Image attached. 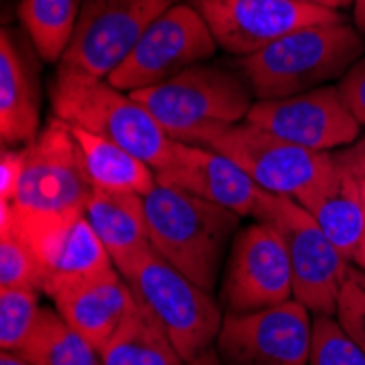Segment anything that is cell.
Listing matches in <instances>:
<instances>
[{
    "instance_id": "cell-1",
    "label": "cell",
    "mask_w": 365,
    "mask_h": 365,
    "mask_svg": "<svg viewBox=\"0 0 365 365\" xmlns=\"http://www.w3.org/2000/svg\"><path fill=\"white\" fill-rule=\"evenodd\" d=\"M363 55V36L341 18L295 29L232 66L250 81L256 101H276L341 79Z\"/></svg>"
},
{
    "instance_id": "cell-2",
    "label": "cell",
    "mask_w": 365,
    "mask_h": 365,
    "mask_svg": "<svg viewBox=\"0 0 365 365\" xmlns=\"http://www.w3.org/2000/svg\"><path fill=\"white\" fill-rule=\"evenodd\" d=\"M151 247L188 280L215 291L241 217L182 188L158 184L145 195Z\"/></svg>"
},
{
    "instance_id": "cell-3",
    "label": "cell",
    "mask_w": 365,
    "mask_h": 365,
    "mask_svg": "<svg viewBox=\"0 0 365 365\" xmlns=\"http://www.w3.org/2000/svg\"><path fill=\"white\" fill-rule=\"evenodd\" d=\"M48 98L53 116L131 151L155 173L173 158L175 140L134 96L108 79L59 61L48 83Z\"/></svg>"
},
{
    "instance_id": "cell-4",
    "label": "cell",
    "mask_w": 365,
    "mask_h": 365,
    "mask_svg": "<svg viewBox=\"0 0 365 365\" xmlns=\"http://www.w3.org/2000/svg\"><path fill=\"white\" fill-rule=\"evenodd\" d=\"M175 140L206 123H241L254 101L250 81L232 66L195 63L160 86L129 92Z\"/></svg>"
},
{
    "instance_id": "cell-5",
    "label": "cell",
    "mask_w": 365,
    "mask_h": 365,
    "mask_svg": "<svg viewBox=\"0 0 365 365\" xmlns=\"http://www.w3.org/2000/svg\"><path fill=\"white\" fill-rule=\"evenodd\" d=\"M125 280L136 300L167 330L184 363L217 344L225 315L219 300L153 250Z\"/></svg>"
},
{
    "instance_id": "cell-6",
    "label": "cell",
    "mask_w": 365,
    "mask_h": 365,
    "mask_svg": "<svg viewBox=\"0 0 365 365\" xmlns=\"http://www.w3.org/2000/svg\"><path fill=\"white\" fill-rule=\"evenodd\" d=\"M175 140L208 147L230 158L260 188L289 197L307 188L319 175L328 158V153H315L291 145L250 120L206 123Z\"/></svg>"
},
{
    "instance_id": "cell-7",
    "label": "cell",
    "mask_w": 365,
    "mask_h": 365,
    "mask_svg": "<svg viewBox=\"0 0 365 365\" xmlns=\"http://www.w3.org/2000/svg\"><path fill=\"white\" fill-rule=\"evenodd\" d=\"M7 227H16L36 252L44 272L42 293L48 297L75 280L116 269L83 210L26 215L0 202V230Z\"/></svg>"
},
{
    "instance_id": "cell-8",
    "label": "cell",
    "mask_w": 365,
    "mask_h": 365,
    "mask_svg": "<svg viewBox=\"0 0 365 365\" xmlns=\"http://www.w3.org/2000/svg\"><path fill=\"white\" fill-rule=\"evenodd\" d=\"M92 190L71 123L51 116L24 145V171L11 206L26 215L73 212L86 208Z\"/></svg>"
},
{
    "instance_id": "cell-9",
    "label": "cell",
    "mask_w": 365,
    "mask_h": 365,
    "mask_svg": "<svg viewBox=\"0 0 365 365\" xmlns=\"http://www.w3.org/2000/svg\"><path fill=\"white\" fill-rule=\"evenodd\" d=\"M262 223L274 225L282 237L295 300L302 302L313 315L335 317L341 282L350 262L326 237L319 223L289 195H274Z\"/></svg>"
},
{
    "instance_id": "cell-10",
    "label": "cell",
    "mask_w": 365,
    "mask_h": 365,
    "mask_svg": "<svg viewBox=\"0 0 365 365\" xmlns=\"http://www.w3.org/2000/svg\"><path fill=\"white\" fill-rule=\"evenodd\" d=\"M217 46L202 14L188 3L173 5L143 33L136 46L110 73L108 81L123 92L160 86L212 57Z\"/></svg>"
},
{
    "instance_id": "cell-11",
    "label": "cell",
    "mask_w": 365,
    "mask_h": 365,
    "mask_svg": "<svg viewBox=\"0 0 365 365\" xmlns=\"http://www.w3.org/2000/svg\"><path fill=\"white\" fill-rule=\"evenodd\" d=\"M291 297V264L278 230L262 221L241 227L227 252L219 284L223 313H256Z\"/></svg>"
},
{
    "instance_id": "cell-12",
    "label": "cell",
    "mask_w": 365,
    "mask_h": 365,
    "mask_svg": "<svg viewBox=\"0 0 365 365\" xmlns=\"http://www.w3.org/2000/svg\"><path fill=\"white\" fill-rule=\"evenodd\" d=\"M313 313L291 300L245 315H223L217 352L223 365H309Z\"/></svg>"
},
{
    "instance_id": "cell-13",
    "label": "cell",
    "mask_w": 365,
    "mask_h": 365,
    "mask_svg": "<svg viewBox=\"0 0 365 365\" xmlns=\"http://www.w3.org/2000/svg\"><path fill=\"white\" fill-rule=\"evenodd\" d=\"M175 0H86L61 61L108 79Z\"/></svg>"
},
{
    "instance_id": "cell-14",
    "label": "cell",
    "mask_w": 365,
    "mask_h": 365,
    "mask_svg": "<svg viewBox=\"0 0 365 365\" xmlns=\"http://www.w3.org/2000/svg\"><path fill=\"white\" fill-rule=\"evenodd\" d=\"M225 53L252 55L287 33L309 24L335 22L344 16L300 0H188Z\"/></svg>"
},
{
    "instance_id": "cell-15",
    "label": "cell",
    "mask_w": 365,
    "mask_h": 365,
    "mask_svg": "<svg viewBox=\"0 0 365 365\" xmlns=\"http://www.w3.org/2000/svg\"><path fill=\"white\" fill-rule=\"evenodd\" d=\"M245 120L315 153L344 149L361 138V125L346 108L337 86H322L276 101H256Z\"/></svg>"
},
{
    "instance_id": "cell-16",
    "label": "cell",
    "mask_w": 365,
    "mask_h": 365,
    "mask_svg": "<svg viewBox=\"0 0 365 365\" xmlns=\"http://www.w3.org/2000/svg\"><path fill=\"white\" fill-rule=\"evenodd\" d=\"M155 182L182 188L239 217H252L256 221L264 219L274 199V192L260 188L230 158L208 147L180 140H175L169 164L155 173Z\"/></svg>"
},
{
    "instance_id": "cell-17",
    "label": "cell",
    "mask_w": 365,
    "mask_h": 365,
    "mask_svg": "<svg viewBox=\"0 0 365 365\" xmlns=\"http://www.w3.org/2000/svg\"><path fill=\"white\" fill-rule=\"evenodd\" d=\"M293 199L319 223L341 256L352 262V256L365 237V199L361 180L335 151H328L319 175Z\"/></svg>"
},
{
    "instance_id": "cell-18",
    "label": "cell",
    "mask_w": 365,
    "mask_h": 365,
    "mask_svg": "<svg viewBox=\"0 0 365 365\" xmlns=\"http://www.w3.org/2000/svg\"><path fill=\"white\" fill-rule=\"evenodd\" d=\"M61 317L101 352L112 339L125 315L136 307L134 291L118 269L61 287L53 297Z\"/></svg>"
},
{
    "instance_id": "cell-19",
    "label": "cell",
    "mask_w": 365,
    "mask_h": 365,
    "mask_svg": "<svg viewBox=\"0 0 365 365\" xmlns=\"http://www.w3.org/2000/svg\"><path fill=\"white\" fill-rule=\"evenodd\" d=\"M20 33H0V138L3 147L29 145L40 134L38 63Z\"/></svg>"
},
{
    "instance_id": "cell-20",
    "label": "cell",
    "mask_w": 365,
    "mask_h": 365,
    "mask_svg": "<svg viewBox=\"0 0 365 365\" xmlns=\"http://www.w3.org/2000/svg\"><path fill=\"white\" fill-rule=\"evenodd\" d=\"M83 215L123 278L134 272L138 262L153 250L143 195L94 188Z\"/></svg>"
},
{
    "instance_id": "cell-21",
    "label": "cell",
    "mask_w": 365,
    "mask_h": 365,
    "mask_svg": "<svg viewBox=\"0 0 365 365\" xmlns=\"http://www.w3.org/2000/svg\"><path fill=\"white\" fill-rule=\"evenodd\" d=\"M71 127L81 149L83 167L92 188L138 192L145 197L155 186V171L138 155L81 127Z\"/></svg>"
},
{
    "instance_id": "cell-22",
    "label": "cell",
    "mask_w": 365,
    "mask_h": 365,
    "mask_svg": "<svg viewBox=\"0 0 365 365\" xmlns=\"http://www.w3.org/2000/svg\"><path fill=\"white\" fill-rule=\"evenodd\" d=\"M103 365H186L158 319L136 300L101 350Z\"/></svg>"
},
{
    "instance_id": "cell-23",
    "label": "cell",
    "mask_w": 365,
    "mask_h": 365,
    "mask_svg": "<svg viewBox=\"0 0 365 365\" xmlns=\"http://www.w3.org/2000/svg\"><path fill=\"white\" fill-rule=\"evenodd\" d=\"M33 365H103L98 352L57 309L42 307L38 324L16 352Z\"/></svg>"
},
{
    "instance_id": "cell-24",
    "label": "cell",
    "mask_w": 365,
    "mask_h": 365,
    "mask_svg": "<svg viewBox=\"0 0 365 365\" xmlns=\"http://www.w3.org/2000/svg\"><path fill=\"white\" fill-rule=\"evenodd\" d=\"M86 0H20L18 18L36 53L53 63L68 48Z\"/></svg>"
},
{
    "instance_id": "cell-25",
    "label": "cell",
    "mask_w": 365,
    "mask_h": 365,
    "mask_svg": "<svg viewBox=\"0 0 365 365\" xmlns=\"http://www.w3.org/2000/svg\"><path fill=\"white\" fill-rule=\"evenodd\" d=\"M40 289L0 287V348L18 352L40 317Z\"/></svg>"
},
{
    "instance_id": "cell-26",
    "label": "cell",
    "mask_w": 365,
    "mask_h": 365,
    "mask_svg": "<svg viewBox=\"0 0 365 365\" xmlns=\"http://www.w3.org/2000/svg\"><path fill=\"white\" fill-rule=\"evenodd\" d=\"M0 287H44L42 264L16 227L0 230Z\"/></svg>"
},
{
    "instance_id": "cell-27",
    "label": "cell",
    "mask_w": 365,
    "mask_h": 365,
    "mask_svg": "<svg viewBox=\"0 0 365 365\" xmlns=\"http://www.w3.org/2000/svg\"><path fill=\"white\" fill-rule=\"evenodd\" d=\"M309 365H365V352L330 315H313Z\"/></svg>"
},
{
    "instance_id": "cell-28",
    "label": "cell",
    "mask_w": 365,
    "mask_h": 365,
    "mask_svg": "<svg viewBox=\"0 0 365 365\" xmlns=\"http://www.w3.org/2000/svg\"><path fill=\"white\" fill-rule=\"evenodd\" d=\"M335 319L344 333L365 352V272L354 267L352 262L341 282Z\"/></svg>"
},
{
    "instance_id": "cell-29",
    "label": "cell",
    "mask_w": 365,
    "mask_h": 365,
    "mask_svg": "<svg viewBox=\"0 0 365 365\" xmlns=\"http://www.w3.org/2000/svg\"><path fill=\"white\" fill-rule=\"evenodd\" d=\"M337 88L350 114L365 127V55L339 79Z\"/></svg>"
},
{
    "instance_id": "cell-30",
    "label": "cell",
    "mask_w": 365,
    "mask_h": 365,
    "mask_svg": "<svg viewBox=\"0 0 365 365\" xmlns=\"http://www.w3.org/2000/svg\"><path fill=\"white\" fill-rule=\"evenodd\" d=\"M24 171V147H3L0 151V202H14Z\"/></svg>"
},
{
    "instance_id": "cell-31",
    "label": "cell",
    "mask_w": 365,
    "mask_h": 365,
    "mask_svg": "<svg viewBox=\"0 0 365 365\" xmlns=\"http://www.w3.org/2000/svg\"><path fill=\"white\" fill-rule=\"evenodd\" d=\"M335 153L359 180H365V134L356 143L344 149H335Z\"/></svg>"
},
{
    "instance_id": "cell-32",
    "label": "cell",
    "mask_w": 365,
    "mask_h": 365,
    "mask_svg": "<svg viewBox=\"0 0 365 365\" xmlns=\"http://www.w3.org/2000/svg\"><path fill=\"white\" fill-rule=\"evenodd\" d=\"M186 365H223V363H221V356H219L217 348L212 346V348L204 350L199 356H195L192 361H188Z\"/></svg>"
},
{
    "instance_id": "cell-33",
    "label": "cell",
    "mask_w": 365,
    "mask_h": 365,
    "mask_svg": "<svg viewBox=\"0 0 365 365\" xmlns=\"http://www.w3.org/2000/svg\"><path fill=\"white\" fill-rule=\"evenodd\" d=\"M354 5V26L365 40V0H352Z\"/></svg>"
},
{
    "instance_id": "cell-34",
    "label": "cell",
    "mask_w": 365,
    "mask_h": 365,
    "mask_svg": "<svg viewBox=\"0 0 365 365\" xmlns=\"http://www.w3.org/2000/svg\"><path fill=\"white\" fill-rule=\"evenodd\" d=\"M300 3H309V5H317V7H326V9H344L348 5H352V0H300Z\"/></svg>"
},
{
    "instance_id": "cell-35",
    "label": "cell",
    "mask_w": 365,
    "mask_h": 365,
    "mask_svg": "<svg viewBox=\"0 0 365 365\" xmlns=\"http://www.w3.org/2000/svg\"><path fill=\"white\" fill-rule=\"evenodd\" d=\"M0 365H33V363H29L26 359H22L16 352H3L0 354Z\"/></svg>"
},
{
    "instance_id": "cell-36",
    "label": "cell",
    "mask_w": 365,
    "mask_h": 365,
    "mask_svg": "<svg viewBox=\"0 0 365 365\" xmlns=\"http://www.w3.org/2000/svg\"><path fill=\"white\" fill-rule=\"evenodd\" d=\"M352 264L365 272V237L361 239V243H359V247H356V252L352 256Z\"/></svg>"
},
{
    "instance_id": "cell-37",
    "label": "cell",
    "mask_w": 365,
    "mask_h": 365,
    "mask_svg": "<svg viewBox=\"0 0 365 365\" xmlns=\"http://www.w3.org/2000/svg\"><path fill=\"white\" fill-rule=\"evenodd\" d=\"M361 186H363V199H365V180H361Z\"/></svg>"
}]
</instances>
